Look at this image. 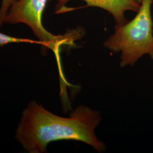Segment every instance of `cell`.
<instances>
[{"label":"cell","mask_w":153,"mask_h":153,"mask_svg":"<svg viewBox=\"0 0 153 153\" xmlns=\"http://www.w3.org/2000/svg\"><path fill=\"white\" fill-rule=\"evenodd\" d=\"M100 120L98 111L85 105L77 107L69 117H63L32 101L22 112L16 138L30 153L46 152L50 142L59 140L81 141L103 152L105 146L95 134Z\"/></svg>","instance_id":"cell-1"},{"label":"cell","mask_w":153,"mask_h":153,"mask_svg":"<svg viewBox=\"0 0 153 153\" xmlns=\"http://www.w3.org/2000/svg\"><path fill=\"white\" fill-rule=\"evenodd\" d=\"M153 0H142L137 15L123 25H116L115 33L104 42L111 51L121 52L120 66L134 65L143 55L153 59Z\"/></svg>","instance_id":"cell-2"},{"label":"cell","mask_w":153,"mask_h":153,"mask_svg":"<svg viewBox=\"0 0 153 153\" xmlns=\"http://www.w3.org/2000/svg\"><path fill=\"white\" fill-rule=\"evenodd\" d=\"M49 0H17L10 7L3 24L23 23L27 25L38 38L40 44L51 49L57 62L60 63L61 49L62 47H74L75 42L83 36L82 30H72L62 35H55L48 31L43 25L44 9Z\"/></svg>","instance_id":"cell-3"},{"label":"cell","mask_w":153,"mask_h":153,"mask_svg":"<svg viewBox=\"0 0 153 153\" xmlns=\"http://www.w3.org/2000/svg\"><path fill=\"white\" fill-rule=\"evenodd\" d=\"M57 2L56 13L65 12V5L73 0H49ZM85 1L88 6L97 7L108 11L114 18L116 25H123L128 22L125 17L126 11H137L140 4L136 0H81Z\"/></svg>","instance_id":"cell-4"},{"label":"cell","mask_w":153,"mask_h":153,"mask_svg":"<svg viewBox=\"0 0 153 153\" xmlns=\"http://www.w3.org/2000/svg\"><path fill=\"white\" fill-rule=\"evenodd\" d=\"M38 43L40 44L39 41H34L28 39L19 38L13 37L5 33H0V46H3L10 43Z\"/></svg>","instance_id":"cell-5"},{"label":"cell","mask_w":153,"mask_h":153,"mask_svg":"<svg viewBox=\"0 0 153 153\" xmlns=\"http://www.w3.org/2000/svg\"><path fill=\"white\" fill-rule=\"evenodd\" d=\"M17 0H2L0 7V26L3 25V21L11 6Z\"/></svg>","instance_id":"cell-6"},{"label":"cell","mask_w":153,"mask_h":153,"mask_svg":"<svg viewBox=\"0 0 153 153\" xmlns=\"http://www.w3.org/2000/svg\"><path fill=\"white\" fill-rule=\"evenodd\" d=\"M136 1H137L138 3H139V4H141V1H142V0H136Z\"/></svg>","instance_id":"cell-7"}]
</instances>
